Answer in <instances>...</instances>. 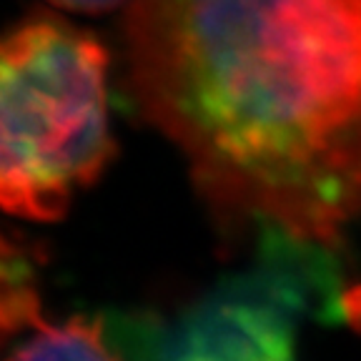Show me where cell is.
Masks as SVG:
<instances>
[{"mask_svg": "<svg viewBox=\"0 0 361 361\" xmlns=\"http://www.w3.org/2000/svg\"><path fill=\"white\" fill-rule=\"evenodd\" d=\"M130 85L214 201L301 238L361 209V0H135Z\"/></svg>", "mask_w": 361, "mask_h": 361, "instance_id": "1", "label": "cell"}, {"mask_svg": "<svg viewBox=\"0 0 361 361\" xmlns=\"http://www.w3.org/2000/svg\"><path fill=\"white\" fill-rule=\"evenodd\" d=\"M106 51L53 20L0 35V209L30 221L66 214L113 156Z\"/></svg>", "mask_w": 361, "mask_h": 361, "instance_id": "2", "label": "cell"}, {"mask_svg": "<svg viewBox=\"0 0 361 361\" xmlns=\"http://www.w3.org/2000/svg\"><path fill=\"white\" fill-rule=\"evenodd\" d=\"M161 361H296L291 322L254 296L206 301L171 334Z\"/></svg>", "mask_w": 361, "mask_h": 361, "instance_id": "3", "label": "cell"}, {"mask_svg": "<svg viewBox=\"0 0 361 361\" xmlns=\"http://www.w3.org/2000/svg\"><path fill=\"white\" fill-rule=\"evenodd\" d=\"M13 336L20 338L0 361H121L103 338V324L85 316L48 322L38 311Z\"/></svg>", "mask_w": 361, "mask_h": 361, "instance_id": "4", "label": "cell"}, {"mask_svg": "<svg viewBox=\"0 0 361 361\" xmlns=\"http://www.w3.org/2000/svg\"><path fill=\"white\" fill-rule=\"evenodd\" d=\"M53 3L68 8V11L101 13V11H111V8H118L121 3H128V0H53Z\"/></svg>", "mask_w": 361, "mask_h": 361, "instance_id": "5", "label": "cell"}]
</instances>
